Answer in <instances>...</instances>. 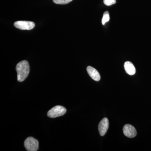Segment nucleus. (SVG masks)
I'll use <instances>...</instances> for the list:
<instances>
[{
  "mask_svg": "<svg viewBox=\"0 0 151 151\" xmlns=\"http://www.w3.org/2000/svg\"><path fill=\"white\" fill-rule=\"evenodd\" d=\"M86 70H87L89 76L92 78V79L95 81H100V74L96 69L92 66H89L86 68Z\"/></svg>",
  "mask_w": 151,
  "mask_h": 151,
  "instance_id": "7",
  "label": "nucleus"
},
{
  "mask_svg": "<svg viewBox=\"0 0 151 151\" xmlns=\"http://www.w3.org/2000/svg\"><path fill=\"white\" fill-rule=\"evenodd\" d=\"M14 25L19 29L29 30L34 28L35 24L32 22L18 21L14 23Z\"/></svg>",
  "mask_w": 151,
  "mask_h": 151,
  "instance_id": "4",
  "label": "nucleus"
},
{
  "mask_svg": "<svg viewBox=\"0 0 151 151\" xmlns=\"http://www.w3.org/2000/svg\"><path fill=\"white\" fill-rule=\"evenodd\" d=\"M123 132L126 137L130 138L134 137L137 134V130L134 127L130 124H126L124 126Z\"/></svg>",
  "mask_w": 151,
  "mask_h": 151,
  "instance_id": "5",
  "label": "nucleus"
},
{
  "mask_svg": "<svg viewBox=\"0 0 151 151\" xmlns=\"http://www.w3.org/2000/svg\"><path fill=\"white\" fill-rule=\"evenodd\" d=\"M16 70L17 73V80L22 82L27 78L29 72V65L26 60H22L17 64Z\"/></svg>",
  "mask_w": 151,
  "mask_h": 151,
  "instance_id": "1",
  "label": "nucleus"
},
{
  "mask_svg": "<svg viewBox=\"0 0 151 151\" xmlns=\"http://www.w3.org/2000/svg\"><path fill=\"white\" fill-rule=\"evenodd\" d=\"M124 67L126 72L129 75H133L136 73V68L132 62L130 61L125 62Z\"/></svg>",
  "mask_w": 151,
  "mask_h": 151,
  "instance_id": "8",
  "label": "nucleus"
},
{
  "mask_svg": "<svg viewBox=\"0 0 151 151\" xmlns=\"http://www.w3.org/2000/svg\"><path fill=\"white\" fill-rule=\"evenodd\" d=\"M73 0H53V2L57 4H66L72 1Z\"/></svg>",
  "mask_w": 151,
  "mask_h": 151,
  "instance_id": "10",
  "label": "nucleus"
},
{
  "mask_svg": "<svg viewBox=\"0 0 151 151\" xmlns=\"http://www.w3.org/2000/svg\"><path fill=\"white\" fill-rule=\"evenodd\" d=\"M25 148L28 151H36L38 150L39 142L32 137H29L24 141Z\"/></svg>",
  "mask_w": 151,
  "mask_h": 151,
  "instance_id": "3",
  "label": "nucleus"
},
{
  "mask_svg": "<svg viewBox=\"0 0 151 151\" xmlns=\"http://www.w3.org/2000/svg\"><path fill=\"white\" fill-rule=\"evenodd\" d=\"M109 126V121L107 118H104L100 121L98 125V130L101 136H104L107 133Z\"/></svg>",
  "mask_w": 151,
  "mask_h": 151,
  "instance_id": "6",
  "label": "nucleus"
},
{
  "mask_svg": "<svg viewBox=\"0 0 151 151\" xmlns=\"http://www.w3.org/2000/svg\"><path fill=\"white\" fill-rule=\"evenodd\" d=\"M66 112V108L63 106L57 105L48 111L47 115L50 118H55L63 116Z\"/></svg>",
  "mask_w": 151,
  "mask_h": 151,
  "instance_id": "2",
  "label": "nucleus"
},
{
  "mask_svg": "<svg viewBox=\"0 0 151 151\" xmlns=\"http://www.w3.org/2000/svg\"><path fill=\"white\" fill-rule=\"evenodd\" d=\"M103 2L105 5L110 6L116 4V0H104Z\"/></svg>",
  "mask_w": 151,
  "mask_h": 151,
  "instance_id": "11",
  "label": "nucleus"
},
{
  "mask_svg": "<svg viewBox=\"0 0 151 151\" xmlns=\"http://www.w3.org/2000/svg\"><path fill=\"white\" fill-rule=\"evenodd\" d=\"M110 15L108 11H106L103 14V18L102 20V24L105 25L106 22L109 21L110 20Z\"/></svg>",
  "mask_w": 151,
  "mask_h": 151,
  "instance_id": "9",
  "label": "nucleus"
}]
</instances>
